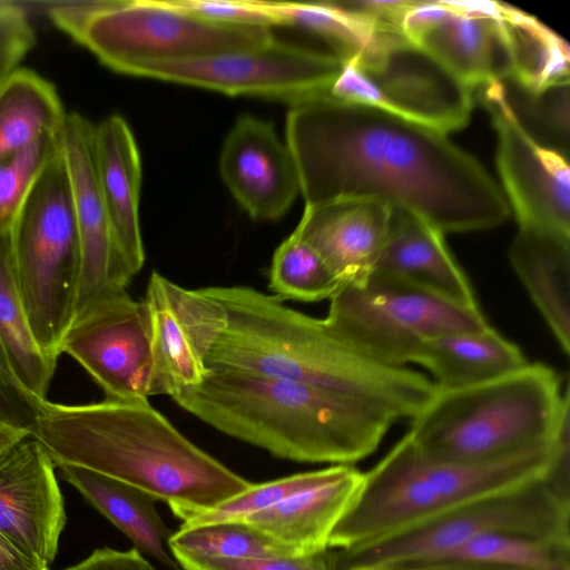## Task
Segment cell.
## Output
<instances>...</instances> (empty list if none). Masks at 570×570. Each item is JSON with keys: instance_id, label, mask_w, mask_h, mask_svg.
<instances>
[{"instance_id": "6da1fadb", "label": "cell", "mask_w": 570, "mask_h": 570, "mask_svg": "<svg viewBox=\"0 0 570 570\" xmlns=\"http://www.w3.org/2000/svg\"><path fill=\"white\" fill-rule=\"evenodd\" d=\"M305 207L361 199L445 233L497 227L511 214L485 168L445 134L327 96L291 105L285 122Z\"/></svg>"}, {"instance_id": "7a4b0ae2", "label": "cell", "mask_w": 570, "mask_h": 570, "mask_svg": "<svg viewBox=\"0 0 570 570\" xmlns=\"http://www.w3.org/2000/svg\"><path fill=\"white\" fill-rule=\"evenodd\" d=\"M203 291L225 309L226 323L210 348L208 370H230L308 384L412 419L436 386L405 366L380 364L311 317L248 286Z\"/></svg>"}, {"instance_id": "3957f363", "label": "cell", "mask_w": 570, "mask_h": 570, "mask_svg": "<svg viewBox=\"0 0 570 570\" xmlns=\"http://www.w3.org/2000/svg\"><path fill=\"white\" fill-rule=\"evenodd\" d=\"M32 436L56 466L99 472L168 505L209 509L252 484L191 443L148 401L46 400Z\"/></svg>"}, {"instance_id": "277c9868", "label": "cell", "mask_w": 570, "mask_h": 570, "mask_svg": "<svg viewBox=\"0 0 570 570\" xmlns=\"http://www.w3.org/2000/svg\"><path fill=\"white\" fill-rule=\"evenodd\" d=\"M212 428L296 462L354 464L397 421L363 401L289 380L208 370L171 396Z\"/></svg>"}, {"instance_id": "5b68a950", "label": "cell", "mask_w": 570, "mask_h": 570, "mask_svg": "<svg viewBox=\"0 0 570 570\" xmlns=\"http://www.w3.org/2000/svg\"><path fill=\"white\" fill-rule=\"evenodd\" d=\"M560 433L552 444L482 463L430 456L405 434L363 473L352 504L330 537L328 550L368 544L482 495L546 475Z\"/></svg>"}, {"instance_id": "8992f818", "label": "cell", "mask_w": 570, "mask_h": 570, "mask_svg": "<svg viewBox=\"0 0 570 570\" xmlns=\"http://www.w3.org/2000/svg\"><path fill=\"white\" fill-rule=\"evenodd\" d=\"M407 435L425 454L482 463L552 444L570 421L568 389L541 363L458 390H438Z\"/></svg>"}, {"instance_id": "52a82bcc", "label": "cell", "mask_w": 570, "mask_h": 570, "mask_svg": "<svg viewBox=\"0 0 570 570\" xmlns=\"http://www.w3.org/2000/svg\"><path fill=\"white\" fill-rule=\"evenodd\" d=\"M51 21L104 65L121 72L141 60H170L257 47L272 29L212 23L168 0L40 2Z\"/></svg>"}, {"instance_id": "ba28073f", "label": "cell", "mask_w": 570, "mask_h": 570, "mask_svg": "<svg viewBox=\"0 0 570 570\" xmlns=\"http://www.w3.org/2000/svg\"><path fill=\"white\" fill-rule=\"evenodd\" d=\"M14 277L40 350L57 360L73 322L81 252L61 151L45 167L11 230Z\"/></svg>"}, {"instance_id": "9c48e42d", "label": "cell", "mask_w": 570, "mask_h": 570, "mask_svg": "<svg viewBox=\"0 0 570 570\" xmlns=\"http://www.w3.org/2000/svg\"><path fill=\"white\" fill-rule=\"evenodd\" d=\"M498 532L570 539V474L551 464L539 479L482 495L368 544L337 551L333 560L336 570L433 560L473 538Z\"/></svg>"}, {"instance_id": "30bf717a", "label": "cell", "mask_w": 570, "mask_h": 570, "mask_svg": "<svg viewBox=\"0 0 570 570\" xmlns=\"http://www.w3.org/2000/svg\"><path fill=\"white\" fill-rule=\"evenodd\" d=\"M330 301L324 320L332 332L356 352L389 366L413 363L433 336L489 325L479 306L373 275L343 284Z\"/></svg>"}, {"instance_id": "8fae6325", "label": "cell", "mask_w": 570, "mask_h": 570, "mask_svg": "<svg viewBox=\"0 0 570 570\" xmlns=\"http://www.w3.org/2000/svg\"><path fill=\"white\" fill-rule=\"evenodd\" d=\"M325 96L448 135L469 124L473 90L403 35L362 62L342 63Z\"/></svg>"}, {"instance_id": "7c38bea8", "label": "cell", "mask_w": 570, "mask_h": 570, "mask_svg": "<svg viewBox=\"0 0 570 570\" xmlns=\"http://www.w3.org/2000/svg\"><path fill=\"white\" fill-rule=\"evenodd\" d=\"M342 63L324 50L281 42L210 56L141 60L121 73L202 87L229 96H259L289 102L324 96Z\"/></svg>"}, {"instance_id": "4fadbf2b", "label": "cell", "mask_w": 570, "mask_h": 570, "mask_svg": "<svg viewBox=\"0 0 570 570\" xmlns=\"http://www.w3.org/2000/svg\"><path fill=\"white\" fill-rule=\"evenodd\" d=\"M478 89L497 135L495 164L502 193L519 228L570 236L568 156L535 140L514 114L502 81Z\"/></svg>"}, {"instance_id": "5bb4252c", "label": "cell", "mask_w": 570, "mask_h": 570, "mask_svg": "<svg viewBox=\"0 0 570 570\" xmlns=\"http://www.w3.org/2000/svg\"><path fill=\"white\" fill-rule=\"evenodd\" d=\"M60 353L77 361L108 400L148 401L157 395L148 307L127 291L79 313L65 334Z\"/></svg>"}, {"instance_id": "9a60e30c", "label": "cell", "mask_w": 570, "mask_h": 570, "mask_svg": "<svg viewBox=\"0 0 570 570\" xmlns=\"http://www.w3.org/2000/svg\"><path fill=\"white\" fill-rule=\"evenodd\" d=\"M94 131L95 126L87 118L71 112L66 114L59 134L81 252L75 317L94 303L126 291L134 276L117 246L99 188L94 159Z\"/></svg>"}, {"instance_id": "2e32d148", "label": "cell", "mask_w": 570, "mask_h": 570, "mask_svg": "<svg viewBox=\"0 0 570 570\" xmlns=\"http://www.w3.org/2000/svg\"><path fill=\"white\" fill-rule=\"evenodd\" d=\"M144 301L157 395L173 396L198 385L208 373L207 355L225 327L224 307L203 288L187 289L157 272L149 277Z\"/></svg>"}, {"instance_id": "e0dca14e", "label": "cell", "mask_w": 570, "mask_h": 570, "mask_svg": "<svg viewBox=\"0 0 570 570\" xmlns=\"http://www.w3.org/2000/svg\"><path fill=\"white\" fill-rule=\"evenodd\" d=\"M55 466L32 435L0 452V534L47 567L66 524Z\"/></svg>"}, {"instance_id": "ac0fdd59", "label": "cell", "mask_w": 570, "mask_h": 570, "mask_svg": "<svg viewBox=\"0 0 570 570\" xmlns=\"http://www.w3.org/2000/svg\"><path fill=\"white\" fill-rule=\"evenodd\" d=\"M219 174L239 206L258 220L283 217L301 194L293 154L274 124L242 115L227 134Z\"/></svg>"}, {"instance_id": "d6986e66", "label": "cell", "mask_w": 570, "mask_h": 570, "mask_svg": "<svg viewBox=\"0 0 570 570\" xmlns=\"http://www.w3.org/2000/svg\"><path fill=\"white\" fill-rule=\"evenodd\" d=\"M370 275L478 306L463 269L449 250L444 234L423 218L392 208L389 229Z\"/></svg>"}, {"instance_id": "ffe728a7", "label": "cell", "mask_w": 570, "mask_h": 570, "mask_svg": "<svg viewBox=\"0 0 570 570\" xmlns=\"http://www.w3.org/2000/svg\"><path fill=\"white\" fill-rule=\"evenodd\" d=\"M363 473L354 464L331 465L314 484L242 521L295 557L328 551L330 537L352 504Z\"/></svg>"}, {"instance_id": "44dd1931", "label": "cell", "mask_w": 570, "mask_h": 570, "mask_svg": "<svg viewBox=\"0 0 570 570\" xmlns=\"http://www.w3.org/2000/svg\"><path fill=\"white\" fill-rule=\"evenodd\" d=\"M450 3L451 14L417 45L472 90L509 78L512 61L499 2Z\"/></svg>"}, {"instance_id": "7402d4cb", "label": "cell", "mask_w": 570, "mask_h": 570, "mask_svg": "<svg viewBox=\"0 0 570 570\" xmlns=\"http://www.w3.org/2000/svg\"><path fill=\"white\" fill-rule=\"evenodd\" d=\"M392 207L346 199L304 207L293 232L309 244L343 284L367 277L384 243Z\"/></svg>"}, {"instance_id": "603a6c76", "label": "cell", "mask_w": 570, "mask_h": 570, "mask_svg": "<svg viewBox=\"0 0 570 570\" xmlns=\"http://www.w3.org/2000/svg\"><path fill=\"white\" fill-rule=\"evenodd\" d=\"M94 159L117 246L136 275L145 262L139 223L141 161L132 131L121 116H108L95 126Z\"/></svg>"}, {"instance_id": "cb8c5ba5", "label": "cell", "mask_w": 570, "mask_h": 570, "mask_svg": "<svg viewBox=\"0 0 570 570\" xmlns=\"http://www.w3.org/2000/svg\"><path fill=\"white\" fill-rule=\"evenodd\" d=\"M509 261L562 351H570V236L518 228Z\"/></svg>"}, {"instance_id": "d4e9b609", "label": "cell", "mask_w": 570, "mask_h": 570, "mask_svg": "<svg viewBox=\"0 0 570 570\" xmlns=\"http://www.w3.org/2000/svg\"><path fill=\"white\" fill-rule=\"evenodd\" d=\"M413 363L425 367L438 390H458L482 384L524 367L521 350L490 325L458 331L426 340Z\"/></svg>"}, {"instance_id": "484cf974", "label": "cell", "mask_w": 570, "mask_h": 570, "mask_svg": "<svg viewBox=\"0 0 570 570\" xmlns=\"http://www.w3.org/2000/svg\"><path fill=\"white\" fill-rule=\"evenodd\" d=\"M63 478L140 552L170 570H183L170 549L173 531L156 510L153 494L124 481L72 464H60Z\"/></svg>"}, {"instance_id": "4316f807", "label": "cell", "mask_w": 570, "mask_h": 570, "mask_svg": "<svg viewBox=\"0 0 570 570\" xmlns=\"http://www.w3.org/2000/svg\"><path fill=\"white\" fill-rule=\"evenodd\" d=\"M265 2L279 26H294L316 36L341 63L360 62L376 55L400 35L379 29L367 19L337 7L334 1Z\"/></svg>"}, {"instance_id": "83f0119b", "label": "cell", "mask_w": 570, "mask_h": 570, "mask_svg": "<svg viewBox=\"0 0 570 570\" xmlns=\"http://www.w3.org/2000/svg\"><path fill=\"white\" fill-rule=\"evenodd\" d=\"M66 112L55 87L17 68L0 83V157L60 131Z\"/></svg>"}, {"instance_id": "f1b7e54d", "label": "cell", "mask_w": 570, "mask_h": 570, "mask_svg": "<svg viewBox=\"0 0 570 570\" xmlns=\"http://www.w3.org/2000/svg\"><path fill=\"white\" fill-rule=\"evenodd\" d=\"M512 61V80L522 89L539 92L570 83L568 43L527 12L499 2Z\"/></svg>"}, {"instance_id": "f546056e", "label": "cell", "mask_w": 570, "mask_h": 570, "mask_svg": "<svg viewBox=\"0 0 570 570\" xmlns=\"http://www.w3.org/2000/svg\"><path fill=\"white\" fill-rule=\"evenodd\" d=\"M0 342L20 382L47 400L57 360L39 347L14 277L10 232L0 233Z\"/></svg>"}, {"instance_id": "4dcf8cb0", "label": "cell", "mask_w": 570, "mask_h": 570, "mask_svg": "<svg viewBox=\"0 0 570 570\" xmlns=\"http://www.w3.org/2000/svg\"><path fill=\"white\" fill-rule=\"evenodd\" d=\"M433 560H451L508 570H570V539L508 532L489 533L473 538Z\"/></svg>"}, {"instance_id": "1f68e13d", "label": "cell", "mask_w": 570, "mask_h": 570, "mask_svg": "<svg viewBox=\"0 0 570 570\" xmlns=\"http://www.w3.org/2000/svg\"><path fill=\"white\" fill-rule=\"evenodd\" d=\"M342 285L322 256L294 233L276 248L269 271V288L278 299H330Z\"/></svg>"}, {"instance_id": "d6a6232c", "label": "cell", "mask_w": 570, "mask_h": 570, "mask_svg": "<svg viewBox=\"0 0 570 570\" xmlns=\"http://www.w3.org/2000/svg\"><path fill=\"white\" fill-rule=\"evenodd\" d=\"M170 549L219 558L295 557L286 548L243 521L180 527L170 538Z\"/></svg>"}, {"instance_id": "836d02e7", "label": "cell", "mask_w": 570, "mask_h": 570, "mask_svg": "<svg viewBox=\"0 0 570 570\" xmlns=\"http://www.w3.org/2000/svg\"><path fill=\"white\" fill-rule=\"evenodd\" d=\"M502 82L507 98L527 131L540 144L568 156L570 83L530 92L510 79Z\"/></svg>"}, {"instance_id": "e575fe53", "label": "cell", "mask_w": 570, "mask_h": 570, "mask_svg": "<svg viewBox=\"0 0 570 570\" xmlns=\"http://www.w3.org/2000/svg\"><path fill=\"white\" fill-rule=\"evenodd\" d=\"M323 472L324 469H321L263 483H252L243 492L209 509L179 504H171L169 508L181 520V527L222 521H242L314 484L322 478Z\"/></svg>"}, {"instance_id": "d590c367", "label": "cell", "mask_w": 570, "mask_h": 570, "mask_svg": "<svg viewBox=\"0 0 570 570\" xmlns=\"http://www.w3.org/2000/svg\"><path fill=\"white\" fill-rule=\"evenodd\" d=\"M59 134L0 157V233L11 230L40 174L59 154Z\"/></svg>"}, {"instance_id": "8d00e7d4", "label": "cell", "mask_w": 570, "mask_h": 570, "mask_svg": "<svg viewBox=\"0 0 570 570\" xmlns=\"http://www.w3.org/2000/svg\"><path fill=\"white\" fill-rule=\"evenodd\" d=\"M183 570H336L328 551L303 557L219 558L171 551Z\"/></svg>"}, {"instance_id": "74e56055", "label": "cell", "mask_w": 570, "mask_h": 570, "mask_svg": "<svg viewBox=\"0 0 570 570\" xmlns=\"http://www.w3.org/2000/svg\"><path fill=\"white\" fill-rule=\"evenodd\" d=\"M175 8L202 20L234 27L279 26L265 1L257 0H168Z\"/></svg>"}, {"instance_id": "f35d334b", "label": "cell", "mask_w": 570, "mask_h": 570, "mask_svg": "<svg viewBox=\"0 0 570 570\" xmlns=\"http://www.w3.org/2000/svg\"><path fill=\"white\" fill-rule=\"evenodd\" d=\"M45 401L20 382L0 342V422L32 435Z\"/></svg>"}, {"instance_id": "ab89813d", "label": "cell", "mask_w": 570, "mask_h": 570, "mask_svg": "<svg viewBox=\"0 0 570 570\" xmlns=\"http://www.w3.org/2000/svg\"><path fill=\"white\" fill-rule=\"evenodd\" d=\"M29 3L0 1V83L33 47L36 35L28 18Z\"/></svg>"}, {"instance_id": "60d3db41", "label": "cell", "mask_w": 570, "mask_h": 570, "mask_svg": "<svg viewBox=\"0 0 570 570\" xmlns=\"http://www.w3.org/2000/svg\"><path fill=\"white\" fill-rule=\"evenodd\" d=\"M452 12L450 1L415 0L404 13L401 22L402 35L411 42L419 41Z\"/></svg>"}, {"instance_id": "b9f144b4", "label": "cell", "mask_w": 570, "mask_h": 570, "mask_svg": "<svg viewBox=\"0 0 570 570\" xmlns=\"http://www.w3.org/2000/svg\"><path fill=\"white\" fill-rule=\"evenodd\" d=\"M66 570H156L141 552L132 548L127 551L102 548L95 550L82 561Z\"/></svg>"}, {"instance_id": "7bdbcfd3", "label": "cell", "mask_w": 570, "mask_h": 570, "mask_svg": "<svg viewBox=\"0 0 570 570\" xmlns=\"http://www.w3.org/2000/svg\"><path fill=\"white\" fill-rule=\"evenodd\" d=\"M365 570H508L488 566L458 562L451 560H428L417 562L396 563Z\"/></svg>"}, {"instance_id": "ee69618b", "label": "cell", "mask_w": 570, "mask_h": 570, "mask_svg": "<svg viewBox=\"0 0 570 570\" xmlns=\"http://www.w3.org/2000/svg\"><path fill=\"white\" fill-rule=\"evenodd\" d=\"M0 570H49L24 553L0 534Z\"/></svg>"}, {"instance_id": "f6af8a7d", "label": "cell", "mask_w": 570, "mask_h": 570, "mask_svg": "<svg viewBox=\"0 0 570 570\" xmlns=\"http://www.w3.org/2000/svg\"><path fill=\"white\" fill-rule=\"evenodd\" d=\"M30 434L0 422V452L12 446Z\"/></svg>"}]
</instances>
